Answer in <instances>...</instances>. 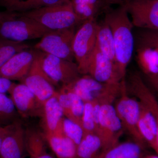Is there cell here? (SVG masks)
Returning <instances> with one entry per match:
<instances>
[{
  "instance_id": "1",
  "label": "cell",
  "mask_w": 158,
  "mask_h": 158,
  "mask_svg": "<svg viewBox=\"0 0 158 158\" xmlns=\"http://www.w3.org/2000/svg\"><path fill=\"white\" fill-rule=\"evenodd\" d=\"M103 19L112 31L116 55V65L121 80L126 78L127 69L135 46L134 27L126 6L106 9Z\"/></svg>"
},
{
  "instance_id": "2",
  "label": "cell",
  "mask_w": 158,
  "mask_h": 158,
  "mask_svg": "<svg viewBox=\"0 0 158 158\" xmlns=\"http://www.w3.org/2000/svg\"><path fill=\"white\" fill-rule=\"evenodd\" d=\"M19 14L50 30L76 27L84 23L74 11L71 0H61L50 6Z\"/></svg>"
},
{
  "instance_id": "3",
  "label": "cell",
  "mask_w": 158,
  "mask_h": 158,
  "mask_svg": "<svg viewBox=\"0 0 158 158\" xmlns=\"http://www.w3.org/2000/svg\"><path fill=\"white\" fill-rule=\"evenodd\" d=\"M120 85L121 82L119 85L102 83L87 74L62 87L76 94L84 103L97 100L103 104H113L119 95Z\"/></svg>"
},
{
  "instance_id": "4",
  "label": "cell",
  "mask_w": 158,
  "mask_h": 158,
  "mask_svg": "<svg viewBox=\"0 0 158 158\" xmlns=\"http://www.w3.org/2000/svg\"><path fill=\"white\" fill-rule=\"evenodd\" d=\"M119 96L114 108L123 129L127 131L134 141L145 147L147 144L138 128L140 102L135 98L130 97L127 88L126 78L121 81Z\"/></svg>"
},
{
  "instance_id": "5",
  "label": "cell",
  "mask_w": 158,
  "mask_h": 158,
  "mask_svg": "<svg viewBox=\"0 0 158 158\" xmlns=\"http://www.w3.org/2000/svg\"><path fill=\"white\" fill-rule=\"evenodd\" d=\"M98 23L96 18L85 21L74 37L73 51L81 75L88 74L90 59L96 47Z\"/></svg>"
},
{
  "instance_id": "6",
  "label": "cell",
  "mask_w": 158,
  "mask_h": 158,
  "mask_svg": "<svg viewBox=\"0 0 158 158\" xmlns=\"http://www.w3.org/2000/svg\"><path fill=\"white\" fill-rule=\"evenodd\" d=\"M51 31L36 21L21 15L0 24V37L15 42L42 38Z\"/></svg>"
},
{
  "instance_id": "7",
  "label": "cell",
  "mask_w": 158,
  "mask_h": 158,
  "mask_svg": "<svg viewBox=\"0 0 158 158\" xmlns=\"http://www.w3.org/2000/svg\"><path fill=\"white\" fill-rule=\"evenodd\" d=\"M76 32L75 27L51 30L40 38L34 48L61 59L73 61V41Z\"/></svg>"
},
{
  "instance_id": "8",
  "label": "cell",
  "mask_w": 158,
  "mask_h": 158,
  "mask_svg": "<svg viewBox=\"0 0 158 158\" xmlns=\"http://www.w3.org/2000/svg\"><path fill=\"white\" fill-rule=\"evenodd\" d=\"M36 50V57L32 66L27 74L20 82L30 89L43 106L48 100L56 94L57 91L55 89L56 85L43 69L39 51Z\"/></svg>"
},
{
  "instance_id": "9",
  "label": "cell",
  "mask_w": 158,
  "mask_h": 158,
  "mask_svg": "<svg viewBox=\"0 0 158 158\" xmlns=\"http://www.w3.org/2000/svg\"><path fill=\"white\" fill-rule=\"evenodd\" d=\"M39 51L43 69L56 86L68 85L81 76L76 62Z\"/></svg>"
},
{
  "instance_id": "10",
  "label": "cell",
  "mask_w": 158,
  "mask_h": 158,
  "mask_svg": "<svg viewBox=\"0 0 158 158\" xmlns=\"http://www.w3.org/2000/svg\"><path fill=\"white\" fill-rule=\"evenodd\" d=\"M113 104L102 105L98 118L97 135L101 139L102 149L104 150L119 143L124 129L116 114Z\"/></svg>"
},
{
  "instance_id": "11",
  "label": "cell",
  "mask_w": 158,
  "mask_h": 158,
  "mask_svg": "<svg viewBox=\"0 0 158 158\" xmlns=\"http://www.w3.org/2000/svg\"><path fill=\"white\" fill-rule=\"evenodd\" d=\"M125 6L134 27L158 31V0H131Z\"/></svg>"
},
{
  "instance_id": "12",
  "label": "cell",
  "mask_w": 158,
  "mask_h": 158,
  "mask_svg": "<svg viewBox=\"0 0 158 158\" xmlns=\"http://www.w3.org/2000/svg\"><path fill=\"white\" fill-rule=\"evenodd\" d=\"M88 75L98 81L112 85H119L122 81L116 63L96 46L90 59Z\"/></svg>"
},
{
  "instance_id": "13",
  "label": "cell",
  "mask_w": 158,
  "mask_h": 158,
  "mask_svg": "<svg viewBox=\"0 0 158 158\" xmlns=\"http://www.w3.org/2000/svg\"><path fill=\"white\" fill-rule=\"evenodd\" d=\"M9 93L20 116L24 118L40 117L43 106L26 85L13 83Z\"/></svg>"
},
{
  "instance_id": "14",
  "label": "cell",
  "mask_w": 158,
  "mask_h": 158,
  "mask_svg": "<svg viewBox=\"0 0 158 158\" xmlns=\"http://www.w3.org/2000/svg\"><path fill=\"white\" fill-rule=\"evenodd\" d=\"M31 48L15 54L0 68V76L11 81H22L27 74L36 56Z\"/></svg>"
},
{
  "instance_id": "15",
  "label": "cell",
  "mask_w": 158,
  "mask_h": 158,
  "mask_svg": "<svg viewBox=\"0 0 158 158\" xmlns=\"http://www.w3.org/2000/svg\"><path fill=\"white\" fill-rule=\"evenodd\" d=\"M127 88L147 107L156 118L158 126V101L156 96L144 82L143 77L138 72L130 74L127 81Z\"/></svg>"
},
{
  "instance_id": "16",
  "label": "cell",
  "mask_w": 158,
  "mask_h": 158,
  "mask_svg": "<svg viewBox=\"0 0 158 158\" xmlns=\"http://www.w3.org/2000/svg\"><path fill=\"white\" fill-rule=\"evenodd\" d=\"M56 94L46 101L43 105L41 126L44 135H59L63 134L62 121L64 117L62 108Z\"/></svg>"
},
{
  "instance_id": "17",
  "label": "cell",
  "mask_w": 158,
  "mask_h": 158,
  "mask_svg": "<svg viewBox=\"0 0 158 158\" xmlns=\"http://www.w3.org/2000/svg\"><path fill=\"white\" fill-rule=\"evenodd\" d=\"M25 151V130L18 120L3 140L0 158H23Z\"/></svg>"
},
{
  "instance_id": "18",
  "label": "cell",
  "mask_w": 158,
  "mask_h": 158,
  "mask_svg": "<svg viewBox=\"0 0 158 158\" xmlns=\"http://www.w3.org/2000/svg\"><path fill=\"white\" fill-rule=\"evenodd\" d=\"M57 96L64 116L81 126L84 102L76 94L62 87L57 91Z\"/></svg>"
},
{
  "instance_id": "19",
  "label": "cell",
  "mask_w": 158,
  "mask_h": 158,
  "mask_svg": "<svg viewBox=\"0 0 158 158\" xmlns=\"http://www.w3.org/2000/svg\"><path fill=\"white\" fill-rule=\"evenodd\" d=\"M144 147L136 141L118 143L102 150L94 158H142L145 155Z\"/></svg>"
},
{
  "instance_id": "20",
  "label": "cell",
  "mask_w": 158,
  "mask_h": 158,
  "mask_svg": "<svg viewBox=\"0 0 158 158\" xmlns=\"http://www.w3.org/2000/svg\"><path fill=\"white\" fill-rule=\"evenodd\" d=\"M44 136L57 158H77L76 145L64 134Z\"/></svg>"
},
{
  "instance_id": "21",
  "label": "cell",
  "mask_w": 158,
  "mask_h": 158,
  "mask_svg": "<svg viewBox=\"0 0 158 158\" xmlns=\"http://www.w3.org/2000/svg\"><path fill=\"white\" fill-rule=\"evenodd\" d=\"M136 60L144 74L158 73V47L136 46Z\"/></svg>"
},
{
  "instance_id": "22",
  "label": "cell",
  "mask_w": 158,
  "mask_h": 158,
  "mask_svg": "<svg viewBox=\"0 0 158 158\" xmlns=\"http://www.w3.org/2000/svg\"><path fill=\"white\" fill-rule=\"evenodd\" d=\"M96 46L103 53L116 64L113 34L110 26L104 19L98 23Z\"/></svg>"
},
{
  "instance_id": "23",
  "label": "cell",
  "mask_w": 158,
  "mask_h": 158,
  "mask_svg": "<svg viewBox=\"0 0 158 158\" xmlns=\"http://www.w3.org/2000/svg\"><path fill=\"white\" fill-rule=\"evenodd\" d=\"M61 0H0V7L6 11L22 13L50 6Z\"/></svg>"
},
{
  "instance_id": "24",
  "label": "cell",
  "mask_w": 158,
  "mask_h": 158,
  "mask_svg": "<svg viewBox=\"0 0 158 158\" xmlns=\"http://www.w3.org/2000/svg\"><path fill=\"white\" fill-rule=\"evenodd\" d=\"M44 135L33 128L25 130V150L30 158L37 157L48 153Z\"/></svg>"
},
{
  "instance_id": "25",
  "label": "cell",
  "mask_w": 158,
  "mask_h": 158,
  "mask_svg": "<svg viewBox=\"0 0 158 158\" xmlns=\"http://www.w3.org/2000/svg\"><path fill=\"white\" fill-rule=\"evenodd\" d=\"M102 149V143L96 134L84 135L77 147V158H94Z\"/></svg>"
},
{
  "instance_id": "26",
  "label": "cell",
  "mask_w": 158,
  "mask_h": 158,
  "mask_svg": "<svg viewBox=\"0 0 158 158\" xmlns=\"http://www.w3.org/2000/svg\"><path fill=\"white\" fill-rule=\"evenodd\" d=\"M19 114L11 97L0 94V124L6 126L18 120Z\"/></svg>"
},
{
  "instance_id": "27",
  "label": "cell",
  "mask_w": 158,
  "mask_h": 158,
  "mask_svg": "<svg viewBox=\"0 0 158 158\" xmlns=\"http://www.w3.org/2000/svg\"><path fill=\"white\" fill-rule=\"evenodd\" d=\"M30 48L31 46L25 42H15L0 37V68L15 54Z\"/></svg>"
},
{
  "instance_id": "28",
  "label": "cell",
  "mask_w": 158,
  "mask_h": 158,
  "mask_svg": "<svg viewBox=\"0 0 158 158\" xmlns=\"http://www.w3.org/2000/svg\"><path fill=\"white\" fill-rule=\"evenodd\" d=\"M62 130L63 134L77 147L84 135L81 127L64 116L62 121Z\"/></svg>"
},
{
  "instance_id": "29",
  "label": "cell",
  "mask_w": 158,
  "mask_h": 158,
  "mask_svg": "<svg viewBox=\"0 0 158 158\" xmlns=\"http://www.w3.org/2000/svg\"><path fill=\"white\" fill-rule=\"evenodd\" d=\"M74 11L82 22L96 18L99 10L87 2L86 0H71Z\"/></svg>"
},
{
  "instance_id": "30",
  "label": "cell",
  "mask_w": 158,
  "mask_h": 158,
  "mask_svg": "<svg viewBox=\"0 0 158 158\" xmlns=\"http://www.w3.org/2000/svg\"><path fill=\"white\" fill-rule=\"evenodd\" d=\"M134 36L135 47H158V31L139 29Z\"/></svg>"
},
{
  "instance_id": "31",
  "label": "cell",
  "mask_w": 158,
  "mask_h": 158,
  "mask_svg": "<svg viewBox=\"0 0 158 158\" xmlns=\"http://www.w3.org/2000/svg\"><path fill=\"white\" fill-rule=\"evenodd\" d=\"M81 126L84 131V135L96 134L93 115V101L85 102Z\"/></svg>"
},
{
  "instance_id": "32",
  "label": "cell",
  "mask_w": 158,
  "mask_h": 158,
  "mask_svg": "<svg viewBox=\"0 0 158 158\" xmlns=\"http://www.w3.org/2000/svg\"><path fill=\"white\" fill-rule=\"evenodd\" d=\"M140 102V117L150 131L157 137L158 126L156 118L147 107L141 102Z\"/></svg>"
},
{
  "instance_id": "33",
  "label": "cell",
  "mask_w": 158,
  "mask_h": 158,
  "mask_svg": "<svg viewBox=\"0 0 158 158\" xmlns=\"http://www.w3.org/2000/svg\"><path fill=\"white\" fill-rule=\"evenodd\" d=\"M138 128L146 143L157 154L158 148L157 137L146 127L141 117L138 123Z\"/></svg>"
},
{
  "instance_id": "34",
  "label": "cell",
  "mask_w": 158,
  "mask_h": 158,
  "mask_svg": "<svg viewBox=\"0 0 158 158\" xmlns=\"http://www.w3.org/2000/svg\"><path fill=\"white\" fill-rule=\"evenodd\" d=\"M143 78L153 93H155L158 97V73L144 74Z\"/></svg>"
},
{
  "instance_id": "35",
  "label": "cell",
  "mask_w": 158,
  "mask_h": 158,
  "mask_svg": "<svg viewBox=\"0 0 158 158\" xmlns=\"http://www.w3.org/2000/svg\"><path fill=\"white\" fill-rule=\"evenodd\" d=\"M131 0H100L102 9L106 10L110 6L117 5L118 6H125Z\"/></svg>"
},
{
  "instance_id": "36",
  "label": "cell",
  "mask_w": 158,
  "mask_h": 158,
  "mask_svg": "<svg viewBox=\"0 0 158 158\" xmlns=\"http://www.w3.org/2000/svg\"><path fill=\"white\" fill-rule=\"evenodd\" d=\"M13 83L11 80L0 76V94L9 92Z\"/></svg>"
},
{
  "instance_id": "37",
  "label": "cell",
  "mask_w": 158,
  "mask_h": 158,
  "mask_svg": "<svg viewBox=\"0 0 158 158\" xmlns=\"http://www.w3.org/2000/svg\"><path fill=\"white\" fill-rule=\"evenodd\" d=\"M19 13L10 12L8 11H0V24L8 20L12 19L17 17Z\"/></svg>"
},
{
  "instance_id": "38",
  "label": "cell",
  "mask_w": 158,
  "mask_h": 158,
  "mask_svg": "<svg viewBox=\"0 0 158 158\" xmlns=\"http://www.w3.org/2000/svg\"><path fill=\"white\" fill-rule=\"evenodd\" d=\"M13 123L8 125H0V149L5 136L11 129L13 126Z\"/></svg>"
},
{
  "instance_id": "39",
  "label": "cell",
  "mask_w": 158,
  "mask_h": 158,
  "mask_svg": "<svg viewBox=\"0 0 158 158\" xmlns=\"http://www.w3.org/2000/svg\"><path fill=\"white\" fill-rule=\"evenodd\" d=\"M86 1L88 4L98 9L99 11L101 9H103L100 0H86Z\"/></svg>"
},
{
  "instance_id": "40",
  "label": "cell",
  "mask_w": 158,
  "mask_h": 158,
  "mask_svg": "<svg viewBox=\"0 0 158 158\" xmlns=\"http://www.w3.org/2000/svg\"><path fill=\"white\" fill-rule=\"evenodd\" d=\"M33 158H54L50 155L48 153L45 154L43 155L39 156L37 157Z\"/></svg>"
},
{
  "instance_id": "41",
  "label": "cell",
  "mask_w": 158,
  "mask_h": 158,
  "mask_svg": "<svg viewBox=\"0 0 158 158\" xmlns=\"http://www.w3.org/2000/svg\"><path fill=\"white\" fill-rule=\"evenodd\" d=\"M157 144H158V131L157 135ZM157 155L158 156V153H157Z\"/></svg>"
},
{
  "instance_id": "42",
  "label": "cell",
  "mask_w": 158,
  "mask_h": 158,
  "mask_svg": "<svg viewBox=\"0 0 158 158\" xmlns=\"http://www.w3.org/2000/svg\"><path fill=\"white\" fill-rule=\"evenodd\" d=\"M0 125H2L1 124H0Z\"/></svg>"
}]
</instances>
